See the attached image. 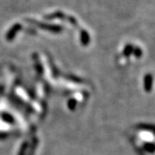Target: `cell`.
I'll return each mask as SVG.
<instances>
[{"instance_id": "7a4b0ae2", "label": "cell", "mask_w": 155, "mask_h": 155, "mask_svg": "<svg viewBox=\"0 0 155 155\" xmlns=\"http://www.w3.org/2000/svg\"><path fill=\"white\" fill-rule=\"evenodd\" d=\"M44 18H46V19H48V20L54 19V18L64 19V18H67V16H66V14H64V13H63V12H61V11H56V12L53 13V14H49V15L45 16Z\"/></svg>"}, {"instance_id": "3957f363", "label": "cell", "mask_w": 155, "mask_h": 155, "mask_svg": "<svg viewBox=\"0 0 155 155\" xmlns=\"http://www.w3.org/2000/svg\"><path fill=\"white\" fill-rule=\"evenodd\" d=\"M21 28H22V26L20 25V24H15L12 28H11V29L9 31V33H8V35H7V37L10 39V38H13V36L15 35V34L17 33V32H18L20 29H21Z\"/></svg>"}, {"instance_id": "6da1fadb", "label": "cell", "mask_w": 155, "mask_h": 155, "mask_svg": "<svg viewBox=\"0 0 155 155\" xmlns=\"http://www.w3.org/2000/svg\"><path fill=\"white\" fill-rule=\"evenodd\" d=\"M30 22H32V23L35 24V25H37V26L41 27V28L48 29V30H50V31L59 32V31L62 30V27H61V26H57V25H48V24H42V23L35 22V21H30Z\"/></svg>"}]
</instances>
